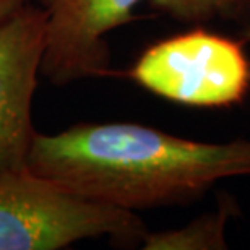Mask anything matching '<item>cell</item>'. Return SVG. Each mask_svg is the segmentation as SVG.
Wrapping results in <instances>:
<instances>
[{
    "label": "cell",
    "mask_w": 250,
    "mask_h": 250,
    "mask_svg": "<svg viewBox=\"0 0 250 250\" xmlns=\"http://www.w3.org/2000/svg\"><path fill=\"white\" fill-rule=\"evenodd\" d=\"M28 171L127 211L187 207L218 184L250 177V138L202 142L135 122H82L38 132Z\"/></svg>",
    "instance_id": "6da1fadb"
},
{
    "label": "cell",
    "mask_w": 250,
    "mask_h": 250,
    "mask_svg": "<svg viewBox=\"0 0 250 250\" xmlns=\"http://www.w3.org/2000/svg\"><path fill=\"white\" fill-rule=\"evenodd\" d=\"M148 231L135 211L82 198L29 171L0 179V250H59L98 237L135 247Z\"/></svg>",
    "instance_id": "7a4b0ae2"
},
{
    "label": "cell",
    "mask_w": 250,
    "mask_h": 250,
    "mask_svg": "<svg viewBox=\"0 0 250 250\" xmlns=\"http://www.w3.org/2000/svg\"><path fill=\"white\" fill-rule=\"evenodd\" d=\"M127 75L154 96L188 107L236 106L250 91L242 41L200 26L149 46Z\"/></svg>",
    "instance_id": "3957f363"
},
{
    "label": "cell",
    "mask_w": 250,
    "mask_h": 250,
    "mask_svg": "<svg viewBox=\"0 0 250 250\" xmlns=\"http://www.w3.org/2000/svg\"><path fill=\"white\" fill-rule=\"evenodd\" d=\"M46 12L31 2L0 23V179L28 171L38 130L33 125L44 52Z\"/></svg>",
    "instance_id": "277c9868"
},
{
    "label": "cell",
    "mask_w": 250,
    "mask_h": 250,
    "mask_svg": "<svg viewBox=\"0 0 250 250\" xmlns=\"http://www.w3.org/2000/svg\"><path fill=\"white\" fill-rule=\"evenodd\" d=\"M46 12L41 75L56 86L112 73L107 34L143 0H39Z\"/></svg>",
    "instance_id": "5b68a950"
},
{
    "label": "cell",
    "mask_w": 250,
    "mask_h": 250,
    "mask_svg": "<svg viewBox=\"0 0 250 250\" xmlns=\"http://www.w3.org/2000/svg\"><path fill=\"white\" fill-rule=\"evenodd\" d=\"M237 209L236 200L224 193L216 208L198 214L181 228L148 231L142 247L145 250H226L229 249L228 228Z\"/></svg>",
    "instance_id": "8992f818"
},
{
    "label": "cell",
    "mask_w": 250,
    "mask_h": 250,
    "mask_svg": "<svg viewBox=\"0 0 250 250\" xmlns=\"http://www.w3.org/2000/svg\"><path fill=\"white\" fill-rule=\"evenodd\" d=\"M149 5L179 23L200 26L213 20H229L232 0H149Z\"/></svg>",
    "instance_id": "52a82bcc"
},
{
    "label": "cell",
    "mask_w": 250,
    "mask_h": 250,
    "mask_svg": "<svg viewBox=\"0 0 250 250\" xmlns=\"http://www.w3.org/2000/svg\"><path fill=\"white\" fill-rule=\"evenodd\" d=\"M229 21L236 23L241 31V41L250 44V0H232Z\"/></svg>",
    "instance_id": "ba28073f"
},
{
    "label": "cell",
    "mask_w": 250,
    "mask_h": 250,
    "mask_svg": "<svg viewBox=\"0 0 250 250\" xmlns=\"http://www.w3.org/2000/svg\"><path fill=\"white\" fill-rule=\"evenodd\" d=\"M28 2L29 0H0V23L7 17H10L15 10H18Z\"/></svg>",
    "instance_id": "9c48e42d"
}]
</instances>
